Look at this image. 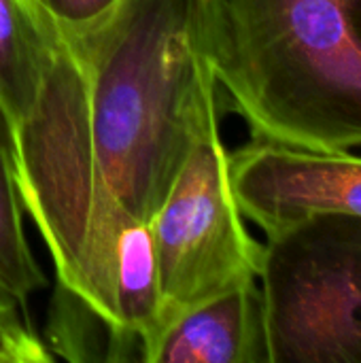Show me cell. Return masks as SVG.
<instances>
[{
  "instance_id": "1",
  "label": "cell",
  "mask_w": 361,
  "mask_h": 363,
  "mask_svg": "<svg viewBox=\"0 0 361 363\" xmlns=\"http://www.w3.org/2000/svg\"><path fill=\"white\" fill-rule=\"evenodd\" d=\"M206 0H119L66 30L104 183L151 223L202 136L219 125Z\"/></svg>"
},
{
  "instance_id": "6",
  "label": "cell",
  "mask_w": 361,
  "mask_h": 363,
  "mask_svg": "<svg viewBox=\"0 0 361 363\" xmlns=\"http://www.w3.org/2000/svg\"><path fill=\"white\" fill-rule=\"evenodd\" d=\"M230 179L240 213L266 236L309 215H361V157L251 138L230 153Z\"/></svg>"
},
{
  "instance_id": "8",
  "label": "cell",
  "mask_w": 361,
  "mask_h": 363,
  "mask_svg": "<svg viewBox=\"0 0 361 363\" xmlns=\"http://www.w3.org/2000/svg\"><path fill=\"white\" fill-rule=\"evenodd\" d=\"M64 45V28L40 0H0V102L13 128L34 111Z\"/></svg>"
},
{
  "instance_id": "2",
  "label": "cell",
  "mask_w": 361,
  "mask_h": 363,
  "mask_svg": "<svg viewBox=\"0 0 361 363\" xmlns=\"http://www.w3.org/2000/svg\"><path fill=\"white\" fill-rule=\"evenodd\" d=\"M15 168L23 213L55 266L49 311L100 319L126 363H147L160 332L151 230L117 200L96 164L68 40L34 111L15 128Z\"/></svg>"
},
{
  "instance_id": "5",
  "label": "cell",
  "mask_w": 361,
  "mask_h": 363,
  "mask_svg": "<svg viewBox=\"0 0 361 363\" xmlns=\"http://www.w3.org/2000/svg\"><path fill=\"white\" fill-rule=\"evenodd\" d=\"M149 230L160 289V332L187 308L257 281L264 245L245 228L219 125L202 136Z\"/></svg>"
},
{
  "instance_id": "9",
  "label": "cell",
  "mask_w": 361,
  "mask_h": 363,
  "mask_svg": "<svg viewBox=\"0 0 361 363\" xmlns=\"http://www.w3.org/2000/svg\"><path fill=\"white\" fill-rule=\"evenodd\" d=\"M15 168V128L0 102V287L26 308L28 298L47 279L36 264L26 230Z\"/></svg>"
},
{
  "instance_id": "3",
  "label": "cell",
  "mask_w": 361,
  "mask_h": 363,
  "mask_svg": "<svg viewBox=\"0 0 361 363\" xmlns=\"http://www.w3.org/2000/svg\"><path fill=\"white\" fill-rule=\"evenodd\" d=\"M217 87L251 138L361 147V0H206Z\"/></svg>"
},
{
  "instance_id": "10",
  "label": "cell",
  "mask_w": 361,
  "mask_h": 363,
  "mask_svg": "<svg viewBox=\"0 0 361 363\" xmlns=\"http://www.w3.org/2000/svg\"><path fill=\"white\" fill-rule=\"evenodd\" d=\"M55 355L36 336L26 313L0 321V363H51Z\"/></svg>"
},
{
  "instance_id": "11",
  "label": "cell",
  "mask_w": 361,
  "mask_h": 363,
  "mask_svg": "<svg viewBox=\"0 0 361 363\" xmlns=\"http://www.w3.org/2000/svg\"><path fill=\"white\" fill-rule=\"evenodd\" d=\"M40 2L57 19L62 28L77 30L100 19L119 0H40Z\"/></svg>"
},
{
  "instance_id": "4",
  "label": "cell",
  "mask_w": 361,
  "mask_h": 363,
  "mask_svg": "<svg viewBox=\"0 0 361 363\" xmlns=\"http://www.w3.org/2000/svg\"><path fill=\"white\" fill-rule=\"evenodd\" d=\"M257 279L270 363H361V215L268 234Z\"/></svg>"
},
{
  "instance_id": "12",
  "label": "cell",
  "mask_w": 361,
  "mask_h": 363,
  "mask_svg": "<svg viewBox=\"0 0 361 363\" xmlns=\"http://www.w3.org/2000/svg\"><path fill=\"white\" fill-rule=\"evenodd\" d=\"M21 311H26V308L19 306V304L0 287V321H4V319H9V317H13V315L21 313Z\"/></svg>"
},
{
  "instance_id": "7",
  "label": "cell",
  "mask_w": 361,
  "mask_h": 363,
  "mask_svg": "<svg viewBox=\"0 0 361 363\" xmlns=\"http://www.w3.org/2000/svg\"><path fill=\"white\" fill-rule=\"evenodd\" d=\"M147 363H270L257 281L177 315L160 332Z\"/></svg>"
}]
</instances>
